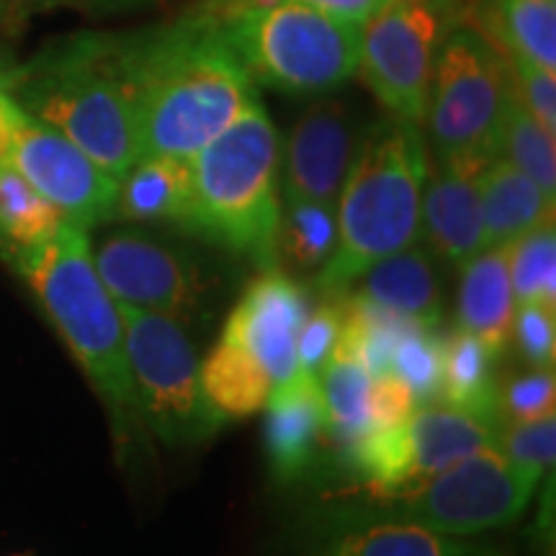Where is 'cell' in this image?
<instances>
[{
  "label": "cell",
  "mask_w": 556,
  "mask_h": 556,
  "mask_svg": "<svg viewBox=\"0 0 556 556\" xmlns=\"http://www.w3.org/2000/svg\"><path fill=\"white\" fill-rule=\"evenodd\" d=\"M65 217L11 163H0V255L34 248L58 232Z\"/></svg>",
  "instance_id": "27"
},
{
  "label": "cell",
  "mask_w": 556,
  "mask_h": 556,
  "mask_svg": "<svg viewBox=\"0 0 556 556\" xmlns=\"http://www.w3.org/2000/svg\"><path fill=\"white\" fill-rule=\"evenodd\" d=\"M299 556H505V552L405 520L328 516L317 523L315 541Z\"/></svg>",
  "instance_id": "16"
},
{
  "label": "cell",
  "mask_w": 556,
  "mask_h": 556,
  "mask_svg": "<svg viewBox=\"0 0 556 556\" xmlns=\"http://www.w3.org/2000/svg\"><path fill=\"white\" fill-rule=\"evenodd\" d=\"M9 163L73 225L93 229L114 217L119 180L50 124L18 111Z\"/></svg>",
  "instance_id": "12"
},
{
  "label": "cell",
  "mask_w": 556,
  "mask_h": 556,
  "mask_svg": "<svg viewBox=\"0 0 556 556\" xmlns=\"http://www.w3.org/2000/svg\"><path fill=\"white\" fill-rule=\"evenodd\" d=\"M539 471L513 464L497 443L438 471L405 495L338 507L330 516L405 520L448 536H477L523 516L541 482Z\"/></svg>",
  "instance_id": "8"
},
{
  "label": "cell",
  "mask_w": 556,
  "mask_h": 556,
  "mask_svg": "<svg viewBox=\"0 0 556 556\" xmlns=\"http://www.w3.org/2000/svg\"><path fill=\"white\" fill-rule=\"evenodd\" d=\"M201 384L208 402L225 417H250L266 407L274 381L245 348L222 343L201 364Z\"/></svg>",
  "instance_id": "26"
},
{
  "label": "cell",
  "mask_w": 556,
  "mask_h": 556,
  "mask_svg": "<svg viewBox=\"0 0 556 556\" xmlns=\"http://www.w3.org/2000/svg\"><path fill=\"white\" fill-rule=\"evenodd\" d=\"M539 184L548 197H556V144L554 135L536 122L520 101L518 90L507 103L500 129V155Z\"/></svg>",
  "instance_id": "28"
},
{
  "label": "cell",
  "mask_w": 556,
  "mask_h": 556,
  "mask_svg": "<svg viewBox=\"0 0 556 556\" xmlns=\"http://www.w3.org/2000/svg\"><path fill=\"white\" fill-rule=\"evenodd\" d=\"M462 268L456 302V328L471 332L492 351L503 353L513 336L516 296L510 287L507 245L479 250Z\"/></svg>",
  "instance_id": "20"
},
{
  "label": "cell",
  "mask_w": 556,
  "mask_h": 556,
  "mask_svg": "<svg viewBox=\"0 0 556 556\" xmlns=\"http://www.w3.org/2000/svg\"><path fill=\"white\" fill-rule=\"evenodd\" d=\"M343 328V304L338 296L325 299L319 307L307 315L296 338L299 368L317 374L332 353V345Z\"/></svg>",
  "instance_id": "35"
},
{
  "label": "cell",
  "mask_w": 556,
  "mask_h": 556,
  "mask_svg": "<svg viewBox=\"0 0 556 556\" xmlns=\"http://www.w3.org/2000/svg\"><path fill=\"white\" fill-rule=\"evenodd\" d=\"M144 155L191 160L258 101L212 13L124 34Z\"/></svg>",
  "instance_id": "1"
},
{
  "label": "cell",
  "mask_w": 556,
  "mask_h": 556,
  "mask_svg": "<svg viewBox=\"0 0 556 556\" xmlns=\"http://www.w3.org/2000/svg\"><path fill=\"white\" fill-rule=\"evenodd\" d=\"M253 83L325 96L358 73L361 26L296 0L238 3L212 13Z\"/></svg>",
  "instance_id": "6"
},
{
  "label": "cell",
  "mask_w": 556,
  "mask_h": 556,
  "mask_svg": "<svg viewBox=\"0 0 556 556\" xmlns=\"http://www.w3.org/2000/svg\"><path fill=\"white\" fill-rule=\"evenodd\" d=\"M484 248L510 245L520 235L554 222V197L533 184L505 157H495L479 170Z\"/></svg>",
  "instance_id": "22"
},
{
  "label": "cell",
  "mask_w": 556,
  "mask_h": 556,
  "mask_svg": "<svg viewBox=\"0 0 556 556\" xmlns=\"http://www.w3.org/2000/svg\"><path fill=\"white\" fill-rule=\"evenodd\" d=\"M345 294L422 328H438L443 319V287L435 258L417 242L374 263Z\"/></svg>",
  "instance_id": "19"
},
{
  "label": "cell",
  "mask_w": 556,
  "mask_h": 556,
  "mask_svg": "<svg viewBox=\"0 0 556 556\" xmlns=\"http://www.w3.org/2000/svg\"><path fill=\"white\" fill-rule=\"evenodd\" d=\"M510 287L516 304L541 302L556 309V232L554 222L520 235L507 245Z\"/></svg>",
  "instance_id": "29"
},
{
  "label": "cell",
  "mask_w": 556,
  "mask_h": 556,
  "mask_svg": "<svg viewBox=\"0 0 556 556\" xmlns=\"http://www.w3.org/2000/svg\"><path fill=\"white\" fill-rule=\"evenodd\" d=\"M507 52L556 70V0H503Z\"/></svg>",
  "instance_id": "30"
},
{
  "label": "cell",
  "mask_w": 556,
  "mask_h": 556,
  "mask_svg": "<svg viewBox=\"0 0 556 556\" xmlns=\"http://www.w3.org/2000/svg\"><path fill=\"white\" fill-rule=\"evenodd\" d=\"M307 315V294L294 278L278 268L263 270L229 315L222 340L245 348L281 384L299 371L296 338Z\"/></svg>",
  "instance_id": "15"
},
{
  "label": "cell",
  "mask_w": 556,
  "mask_h": 556,
  "mask_svg": "<svg viewBox=\"0 0 556 556\" xmlns=\"http://www.w3.org/2000/svg\"><path fill=\"white\" fill-rule=\"evenodd\" d=\"M238 3H261V0H232V3H227L225 9H229V5H238ZM296 3L312 5V9H319L325 13H332V16H338V18L351 21V24L364 26L366 21L381 9V3H384V0H296ZM225 9H219V11H225ZM219 11H214V13H219Z\"/></svg>",
  "instance_id": "38"
},
{
  "label": "cell",
  "mask_w": 556,
  "mask_h": 556,
  "mask_svg": "<svg viewBox=\"0 0 556 556\" xmlns=\"http://www.w3.org/2000/svg\"><path fill=\"white\" fill-rule=\"evenodd\" d=\"M500 426V420L471 409L430 402L417 405L400 426L366 430L343 451V458L358 477L364 500L371 503L405 495L451 464L497 443Z\"/></svg>",
  "instance_id": "10"
},
{
  "label": "cell",
  "mask_w": 556,
  "mask_h": 556,
  "mask_svg": "<svg viewBox=\"0 0 556 556\" xmlns=\"http://www.w3.org/2000/svg\"><path fill=\"white\" fill-rule=\"evenodd\" d=\"M361 135L340 101H315L299 114L281 148L283 199H309L336 206Z\"/></svg>",
  "instance_id": "14"
},
{
  "label": "cell",
  "mask_w": 556,
  "mask_h": 556,
  "mask_svg": "<svg viewBox=\"0 0 556 556\" xmlns=\"http://www.w3.org/2000/svg\"><path fill=\"white\" fill-rule=\"evenodd\" d=\"M420 232L430 255L451 266H464L484 250L479 170L438 165L422 191Z\"/></svg>",
  "instance_id": "18"
},
{
  "label": "cell",
  "mask_w": 556,
  "mask_h": 556,
  "mask_svg": "<svg viewBox=\"0 0 556 556\" xmlns=\"http://www.w3.org/2000/svg\"><path fill=\"white\" fill-rule=\"evenodd\" d=\"M500 420L528 422L554 415L556 407V379L552 368H533L528 374L505 379L497 384Z\"/></svg>",
  "instance_id": "33"
},
{
  "label": "cell",
  "mask_w": 556,
  "mask_h": 556,
  "mask_svg": "<svg viewBox=\"0 0 556 556\" xmlns=\"http://www.w3.org/2000/svg\"><path fill=\"white\" fill-rule=\"evenodd\" d=\"M119 304L124 343L142 422L168 446H197L214 438L227 417L201 384V364L178 319Z\"/></svg>",
  "instance_id": "9"
},
{
  "label": "cell",
  "mask_w": 556,
  "mask_h": 556,
  "mask_svg": "<svg viewBox=\"0 0 556 556\" xmlns=\"http://www.w3.org/2000/svg\"><path fill=\"white\" fill-rule=\"evenodd\" d=\"M500 356L471 332L454 328L443 336L441 402L500 420L495 361ZM503 422V420H500Z\"/></svg>",
  "instance_id": "23"
},
{
  "label": "cell",
  "mask_w": 556,
  "mask_h": 556,
  "mask_svg": "<svg viewBox=\"0 0 556 556\" xmlns=\"http://www.w3.org/2000/svg\"><path fill=\"white\" fill-rule=\"evenodd\" d=\"M193 208L189 232L278 268L276 229L281 214V139L261 101L191 157Z\"/></svg>",
  "instance_id": "5"
},
{
  "label": "cell",
  "mask_w": 556,
  "mask_h": 556,
  "mask_svg": "<svg viewBox=\"0 0 556 556\" xmlns=\"http://www.w3.org/2000/svg\"><path fill=\"white\" fill-rule=\"evenodd\" d=\"M11 96L116 180L142 157L124 34H75L58 41L18 67Z\"/></svg>",
  "instance_id": "2"
},
{
  "label": "cell",
  "mask_w": 556,
  "mask_h": 556,
  "mask_svg": "<svg viewBox=\"0 0 556 556\" xmlns=\"http://www.w3.org/2000/svg\"><path fill=\"white\" fill-rule=\"evenodd\" d=\"M497 446L518 467L539 471L541 477L554 469L556 456V417L546 415L528 422H503Z\"/></svg>",
  "instance_id": "32"
},
{
  "label": "cell",
  "mask_w": 556,
  "mask_h": 556,
  "mask_svg": "<svg viewBox=\"0 0 556 556\" xmlns=\"http://www.w3.org/2000/svg\"><path fill=\"white\" fill-rule=\"evenodd\" d=\"M384 3H387V0H384Z\"/></svg>",
  "instance_id": "42"
},
{
  "label": "cell",
  "mask_w": 556,
  "mask_h": 556,
  "mask_svg": "<svg viewBox=\"0 0 556 556\" xmlns=\"http://www.w3.org/2000/svg\"><path fill=\"white\" fill-rule=\"evenodd\" d=\"M392 374L409 387L417 405L441 402L443 336L438 328L415 325L402 332L397 348H394Z\"/></svg>",
  "instance_id": "31"
},
{
  "label": "cell",
  "mask_w": 556,
  "mask_h": 556,
  "mask_svg": "<svg viewBox=\"0 0 556 556\" xmlns=\"http://www.w3.org/2000/svg\"><path fill=\"white\" fill-rule=\"evenodd\" d=\"M448 24V0H387L361 26L358 73L392 116L426 119L430 78Z\"/></svg>",
  "instance_id": "11"
},
{
  "label": "cell",
  "mask_w": 556,
  "mask_h": 556,
  "mask_svg": "<svg viewBox=\"0 0 556 556\" xmlns=\"http://www.w3.org/2000/svg\"><path fill=\"white\" fill-rule=\"evenodd\" d=\"M21 106L13 101L11 93H0V163H9L13 127H16V116Z\"/></svg>",
  "instance_id": "39"
},
{
  "label": "cell",
  "mask_w": 556,
  "mask_h": 556,
  "mask_svg": "<svg viewBox=\"0 0 556 556\" xmlns=\"http://www.w3.org/2000/svg\"><path fill=\"white\" fill-rule=\"evenodd\" d=\"M325 433L328 413L317 374L299 368L287 381L274 384L266 402V454L278 482L304 477Z\"/></svg>",
  "instance_id": "17"
},
{
  "label": "cell",
  "mask_w": 556,
  "mask_h": 556,
  "mask_svg": "<svg viewBox=\"0 0 556 556\" xmlns=\"http://www.w3.org/2000/svg\"><path fill=\"white\" fill-rule=\"evenodd\" d=\"M428 176V144L420 124L389 114L361 135L336 201V253L317 276L325 299L345 294L374 263L420 240Z\"/></svg>",
  "instance_id": "3"
},
{
  "label": "cell",
  "mask_w": 556,
  "mask_h": 556,
  "mask_svg": "<svg viewBox=\"0 0 556 556\" xmlns=\"http://www.w3.org/2000/svg\"><path fill=\"white\" fill-rule=\"evenodd\" d=\"M510 73L520 101L536 116L546 131L556 135V70H546L536 62L510 52Z\"/></svg>",
  "instance_id": "36"
},
{
  "label": "cell",
  "mask_w": 556,
  "mask_h": 556,
  "mask_svg": "<svg viewBox=\"0 0 556 556\" xmlns=\"http://www.w3.org/2000/svg\"><path fill=\"white\" fill-rule=\"evenodd\" d=\"M417 402L409 392V387L400 377H394L392 371L374 377L368 384V397H366V413H368V426L371 428H394L400 422H405Z\"/></svg>",
  "instance_id": "37"
},
{
  "label": "cell",
  "mask_w": 556,
  "mask_h": 556,
  "mask_svg": "<svg viewBox=\"0 0 556 556\" xmlns=\"http://www.w3.org/2000/svg\"><path fill=\"white\" fill-rule=\"evenodd\" d=\"M93 263L116 302L157 312L178 323L199 312L204 294L199 270L189 255L163 240L137 229H122L101 240Z\"/></svg>",
  "instance_id": "13"
},
{
  "label": "cell",
  "mask_w": 556,
  "mask_h": 556,
  "mask_svg": "<svg viewBox=\"0 0 556 556\" xmlns=\"http://www.w3.org/2000/svg\"><path fill=\"white\" fill-rule=\"evenodd\" d=\"M227 3H232V0H204V13H214V11L225 9Z\"/></svg>",
  "instance_id": "41"
},
{
  "label": "cell",
  "mask_w": 556,
  "mask_h": 556,
  "mask_svg": "<svg viewBox=\"0 0 556 556\" xmlns=\"http://www.w3.org/2000/svg\"><path fill=\"white\" fill-rule=\"evenodd\" d=\"M513 90V73L492 41L475 29L451 31L435 54L422 119L438 165L482 170L495 160Z\"/></svg>",
  "instance_id": "7"
},
{
  "label": "cell",
  "mask_w": 556,
  "mask_h": 556,
  "mask_svg": "<svg viewBox=\"0 0 556 556\" xmlns=\"http://www.w3.org/2000/svg\"><path fill=\"white\" fill-rule=\"evenodd\" d=\"M18 67L21 65H16V62H13L9 54L0 52V93H11L13 86H16Z\"/></svg>",
  "instance_id": "40"
},
{
  "label": "cell",
  "mask_w": 556,
  "mask_h": 556,
  "mask_svg": "<svg viewBox=\"0 0 556 556\" xmlns=\"http://www.w3.org/2000/svg\"><path fill=\"white\" fill-rule=\"evenodd\" d=\"M193 208L191 160L173 155H144L119 180L114 217L139 225L189 227Z\"/></svg>",
  "instance_id": "21"
},
{
  "label": "cell",
  "mask_w": 556,
  "mask_h": 556,
  "mask_svg": "<svg viewBox=\"0 0 556 556\" xmlns=\"http://www.w3.org/2000/svg\"><path fill=\"white\" fill-rule=\"evenodd\" d=\"M317 379L319 387H323L325 413H328V435L345 451L366 430H371L366 413L371 377H368V371L356 353L351 351V345L343 343L338 336L332 353L323 364V368H319Z\"/></svg>",
  "instance_id": "25"
},
{
  "label": "cell",
  "mask_w": 556,
  "mask_h": 556,
  "mask_svg": "<svg viewBox=\"0 0 556 556\" xmlns=\"http://www.w3.org/2000/svg\"><path fill=\"white\" fill-rule=\"evenodd\" d=\"M556 309L541 302L516 304L513 340L531 368H554L556 358Z\"/></svg>",
  "instance_id": "34"
},
{
  "label": "cell",
  "mask_w": 556,
  "mask_h": 556,
  "mask_svg": "<svg viewBox=\"0 0 556 556\" xmlns=\"http://www.w3.org/2000/svg\"><path fill=\"white\" fill-rule=\"evenodd\" d=\"M338 245L336 206L309 199H283L276 229L278 266L319 274Z\"/></svg>",
  "instance_id": "24"
},
{
  "label": "cell",
  "mask_w": 556,
  "mask_h": 556,
  "mask_svg": "<svg viewBox=\"0 0 556 556\" xmlns=\"http://www.w3.org/2000/svg\"><path fill=\"white\" fill-rule=\"evenodd\" d=\"M29 283L90 384L106 402L119 433H137L142 413L131 381L119 304L103 287L88 229L62 222L52 238L5 258Z\"/></svg>",
  "instance_id": "4"
}]
</instances>
